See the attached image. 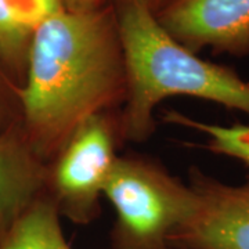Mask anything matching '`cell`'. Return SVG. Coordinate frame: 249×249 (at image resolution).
I'll list each match as a JSON object with an SVG mask.
<instances>
[{"instance_id":"obj_13","label":"cell","mask_w":249,"mask_h":249,"mask_svg":"<svg viewBox=\"0 0 249 249\" xmlns=\"http://www.w3.org/2000/svg\"><path fill=\"white\" fill-rule=\"evenodd\" d=\"M36 3H39L46 11H49L50 14L55 11L57 9H60L62 6L61 0H35Z\"/></svg>"},{"instance_id":"obj_8","label":"cell","mask_w":249,"mask_h":249,"mask_svg":"<svg viewBox=\"0 0 249 249\" xmlns=\"http://www.w3.org/2000/svg\"><path fill=\"white\" fill-rule=\"evenodd\" d=\"M47 16L50 13L35 0H0V64L17 75L21 85L34 32Z\"/></svg>"},{"instance_id":"obj_12","label":"cell","mask_w":249,"mask_h":249,"mask_svg":"<svg viewBox=\"0 0 249 249\" xmlns=\"http://www.w3.org/2000/svg\"><path fill=\"white\" fill-rule=\"evenodd\" d=\"M137 1H140L147 9L151 10L154 14H158L160 11H162L166 6H169L170 3L175 0H137Z\"/></svg>"},{"instance_id":"obj_7","label":"cell","mask_w":249,"mask_h":249,"mask_svg":"<svg viewBox=\"0 0 249 249\" xmlns=\"http://www.w3.org/2000/svg\"><path fill=\"white\" fill-rule=\"evenodd\" d=\"M49 163L28 139L21 119L0 133V238L47 193Z\"/></svg>"},{"instance_id":"obj_3","label":"cell","mask_w":249,"mask_h":249,"mask_svg":"<svg viewBox=\"0 0 249 249\" xmlns=\"http://www.w3.org/2000/svg\"><path fill=\"white\" fill-rule=\"evenodd\" d=\"M103 196L115 212L112 249H166L194 205L188 183L140 154L116 158Z\"/></svg>"},{"instance_id":"obj_1","label":"cell","mask_w":249,"mask_h":249,"mask_svg":"<svg viewBox=\"0 0 249 249\" xmlns=\"http://www.w3.org/2000/svg\"><path fill=\"white\" fill-rule=\"evenodd\" d=\"M124 52L111 9L61 6L36 27L19 90L21 122L50 163L91 115L124 106Z\"/></svg>"},{"instance_id":"obj_9","label":"cell","mask_w":249,"mask_h":249,"mask_svg":"<svg viewBox=\"0 0 249 249\" xmlns=\"http://www.w3.org/2000/svg\"><path fill=\"white\" fill-rule=\"evenodd\" d=\"M0 249H72L62 230L61 214L49 193L0 238Z\"/></svg>"},{"instance_id":"obj_4","label":"cell","mask_w":249,"mask_h":249,"mask_svg":"<svg viewBox=\"0 0 249 249\" xmlns=\"http://www.w3.org/2000/svg\"><path fill=\"white\" fill-rule=\"evenodd\" d=\"M122 140L119 112L91 115L49 163L47 193L61 214L86 226L100 216V199Z\"/></svg>"},{"instance_id":"obj_10","label":"cell","mask_w":249,"mask_h":249,"mask_svg":"<svg viewBox=\"0 0 249 249\" xmlns=\"http://www.w3.org/2000/svg\"><path fill=\"white\" fill-rule=\"evenodd\" d=\"M165 119L170 124H180L206 136L205 148L217 155L240 160L249 168V124H235L230 126L208 124L183 115L178 111H169Z\"/></svg>"},{"instance_id":"obj_11","label":"cell","mask_w":249,"mask_h":249,"mask_svg":"<svg viewBox=\"0 0 249 249\" xmlns=\"http://www.w3.org/2000/svg\"><path fill=\"white\" fill-rule=\"evenodd\" d=\"M21 86L0 71V133L21 119Z\"/></svg>"},{"instance_id":"obj_2","label":"cell","mask_w":249,"mask_h":249,"mask_svg":"<svg viewBox=\"0 0 249 249\" xmlns=\"http://www.w3.org/2000/svg\"><path fill=\"white\" fill-rule=\"evenodd\" d=\"M114 13L127 82L119 112L122 140H148L155 107L170 96L201 98L249 116V80L178 43L140 1L118 0Z\"/></svg>"},{"instance_id":"obj_5","label":"cell","mask_w":249,"mask_h":249,"mask_svg":"<svg viewBox=\"0 0 249 249\" xmlns=\"http://www.w3.org/2000/svg\"><path fill=\"white\" fill-rule=\"evenodd\" d=\"M194 205L170 237L181 249H249V175L241 184H227L190 170Z\"/></svg>"},{"instance_id":"obj_14","label":"cell","mask_w":249,"mask_h":249,"mask_svg":"<svg viewBox=\"0 0 249 249\" xmlns=\"http://www.w3.org/2000/svg\"><path fill=\"white\" fill-rule=\"evenodd\" d=\"M166 249H181V248H176V247H168Z\"/></svg>"},{"instance_id":"obj_6","label":"cell","mask_w":249,"mask_h":249,"mask_svg":"<svg viewBox=\"0 0 249 249\" xmlns=\"http://www.w3.org/2000/svg\"><path fill=\"white\" fill-rule=\"evenodd\" d=\"M155 16L172 37L194 53L211 49L249 55V0H175Z\"/></svg>"}]
</instances>
